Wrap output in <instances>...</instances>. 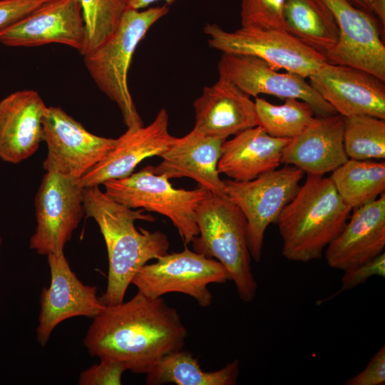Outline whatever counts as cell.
I'll return each instance as SVG.
<instances>
[{"label":"cell","instance_id":"cell-1","mask_svg":"<svg viewBox=\"0 0 385 385\" xmlns=\"http://www.w3.org/2000/svg\"><path fill=\"white\" fill-rule=\"evenodd\" d=\"M188 330L175 307L163 297L138 292L130 299L106 306L93 319L83 339L89 354L147 374L164 356L183 349Z\"/></svg>","mask_w":385,"mask_h":385},{"label":"cell","instance_id":"cell-2","mask_svg":"<svg viewBox=\"0 0 385 385\" xmlns=\"http://www.w3.org/2000/svg\"><path fill=\"white\" fill-rule=\"evenodd\" d=\"M83 207L98 224L108 252L107 286L100 299L106 306L119 304L139 269L168 253L169 240L159 230L137 229L135 220L153 222L154 217L115 202L99 186L84 188Z\"/></svg>","mask_w":385,"mask_h":385},{"label":"cell","instance_id":"cell-3","mask_svg":"<svg viewBox=\"0 0 385 385\" xmlns=\"http://www.w3.org/2000/svg\"><path fill=\"white\" fill-rule=\"evenodd\" d=\"M352 209L339 195L329 177L307 175L276 224L288 261L320 259L346 225Z\"/></svg>","mask_w":385,"mask_h":385},{"label":"cell","instance_id":"cell-4","mask_svg":"<svg viewBox=\"0 0 385 385\" xmlns=\"http://www.w3.org/2000/svg\"><path fill=\"white\" fill-rule=\"evenodd\" d=\"M169 11L167 4L142 10L127 9L114 33L83 56L91 77L99 90L117 104L128 128L143 125L128 81L133 54L149 29Z\"/></svg>","mask_w":385,"mask_h":385},{"label":"cell","instance_id":"cell-5","mask_svg":"<svg viewBox=\"0 0 385 385\" xmlns=\"http://www.w3.org/2000/svg\"><path fill=\"white\" fill-rule=\"evenodd\" d=\"M199 233L191 241L193 250L215 259L227 271L240 299H255L257 283L252 272L247 224L240 207L226 195L209 192L196 210Z\"/></svg>","mask_w":385,"mask_h":385},{"label":"cell","instance_id":"cell-6","mask_svg":"<svg viewBox=\"0 0 385 385\" xmlns=\"http://www.w3.org/2000/svg\"><path fill=\"white\" fill-rule=\"evenodd\" d=\"M104 192L112 200L131 209L154 212L168 217L185 244L198 233L196 210L209 192L176 189L167 178L153 173L148 165L130 175L103 182Z\"/></svg>","mask_w":385,"mask_h":385},{"label":"cell","instance_id":"cell-7","mask_svg":"<svg viewBox=\"0 0 385 385\" xmlns=\"http://www.w3.org/2000/svg\"><path fill=\"white\" fill-rule=\"evenodd\" d=\"M204 33L210 48L225 53L259 58L272 68L284 69L304 78L327 61L320 53L304 45L284 29L242 26L233 31L215 24H207Z\"/></svg>","mask_w":385,"mask_h":385},{"label":"cell","instance_id":"cell-8","mask_svg":"<svg viewBox=\"0 0 385 385\" xmlns=\"http://www.w3.org/2000/svg\"><path fill=\"white\" fill-rule=\"evenodd\" d=\"M304 174L286 165L252 180H224L226 196L245 216L249 250L256 262L262 258L267 227L277 222L283 208L297 194Z\"/></svg>","mask_w":385,"mask_h":385},{"label":"cell","instance_id":"cell-9","mask_svg":"<svg viewBox=\"0 0 385 385\" xmlns=\"http://www.w3.org/2000/svg\"><path fill=\"white\" fill-rule=\"evenodd\" d=\"M227 280H230L229 274L220 262L185 247L182 252L167 253L155 262L143 266L131 284L138 292L150 298L179 292L192 297L206 308L212 301L207 285Z\"/></svg>","mask_w":385,"mask_h":385},{"label":"cell","instance_id":"cell-10","mask_svg":"<svg viewBox=\"0 0 385 385\" xmlns=\"http://www.w3.org/2000/svg\"><path fill=\"white\" fill-rule=\"evenodd\" d=\"M83 189L80 179L46 172L35 197L31 250L46 256L63 252L85 212Z\"/></svg>","mask_w":385,"mask_h":385},{"label":"cell","instance_id":"cell-11","mask_svg":"<svg viewBox=\"0 0 385 385\" xmlns=\"http://www.w3.org/2000/svg\"><path fill=\"white\" fill-rule=\"evenodd\" d=\"M43 141L47 153L46 172L80 179L101 161L117 138L96 135L58 106L47 107L43 119Z\"/></svg>","mask_w":385,"mask_h":385},{"label":"cell","instance_id":"cell-12","mask_svg":"<svg viewBox=\"0 0 385 385\" xmlns=\"http://www.w3.org/2000/svg\"><path fill=\"white\" fill-rule=\"evenodd\" d=\"M51 273L48 287L42 289L36 328L38 342L44 346L55 328L75 317L95 318L106 309L97 288L83 283L71 270L64 252L47 255Z\"/></svg>","mask_w":385,"mask_h":385},{"label":"cell","instance_id":"cell-13","mask_svg":"<svg viewBox=\"0 0 385 385\" xmlns=\"http://www.w3.org/2000/svg\"><path fill=\"white\" fill-rule=\"evenodd\" d=\"M322 1L339 30V42L327 61L362 69L385 81V46L378 19L349 0Z\"/></svg>","mask_w":385,"mask_h":385},{"label":"cell","instance_id":"cell-14","mask_svg":"<svg viewBox=\"0 0 385 385\" xmlns=\"http://www.w3.org/2000/svg\"><path fill=\"white\" fill-rule=\"evenodd\" d=\"M217 70L220 76L230 80L250 97L267 94L283 99L294 98L309 104L316 116L337 114L304 78L279 72L255 56L222 53Z\"/></svg>","mask_w":385,"mask_h":385},{"label":"cell","instance_id":"cell-15","mask_svg":"<svg viewBox=\"0 0 385 385\" xmlns=\"http://www.w3.org/2000/svg\"><path fill=\"white\" fill-rule=\"evenodd\" d=\"M0 43L10 47L61 43L82 56L86 31L79 0H52L0 31Z\"/></svg>","mask_w":385,"mask_h":385},{"label":"cell","instance_id":"cell-16","mask_svg":"<svg viewBox=\"0 0 385 385\" xmlns=\"http://www.w3.org/2000/svg\"><path fill=\"white\" fill-rule=\"evenodd\" d=\"M310 85L344 118L370 115L385 120V81L362 69L327 62Z\"/></svg>","mask_w":385,"mask_h":385},{"label":"cell","instance_id":"cell-17","mask_svg":"<svg viewBox=\"0 0 385 385\" xmlns=\"http://www.w3.org/2000/svg\"><path fill=\"white\" fill-rule=\"evenodd\" d=\"M168 125L163 108L147 126L128 128L106 157L80 178L82 186H99L108 180L127 177L144 159L160 156L175 138L170 134Z\"/></svg>","mask_w":385,"mask_h":385},{"label":"cell","instance_id":"cell-18","mask_svg":"<svg viewBox=\"0 0 385 385\" xmlns=\"http://www.w3.org/2000/svg\"><path fill=\"white\" fill-rule=\"evenodd\" d=\"M385 193L354 208L339 235L327 247L324 257L332 269L346 271L384 252Z\"/></svg>","mask_w":385,"mask_h":385},{"label":"cell","instance_id":"cell-19","mask_svg":"<svg viewBox=\"0 0 385 385\" xmlns=\"http://www.w3.org/2000/svg\"><path fill=\"white\" fill-rule=\"evenodd\" d=\"M193 106V129L207 136L226 140L258 125L255 101L222 76H219L212 86H205Z\"/></svg>","mask_w":385,"mask_h":385},{"label":"cell","instance_id":"cell-20","mask_svg":"<svg viewBox=\"0 0 385 385\" xmlns=\"http://www.w3.org/2000/svg\"><path fill=\"white\" fill-rule=\"evenodd\" d=\"M47 107L34 90L12 93L0 101V159L17 164L33 155L43 141Z\"/></svg>","mask_w":385,"mask_h":385},{"label":"cell","instance_id":"cell-21","mask_svg":"<svg viewBox=\"0 0 385 385\" xmlns=\"http://www.w3.org/2000/svg\"><path fill=\"white\" fill-rule=\"evenodd\" d=\"M225 140L205 135L192 128L183 137H175L160 155L162 161L152 166L153 171L168 179L190 178L208 192L226 195L224 180L217 170Z\"/></svg>","mask_w":385,"mask_h":385},{"label":"cell","instance_id":"cell-22","mask_svg":"<svg viewBox=\"0 0 385 385\" xmlns=\"http://www.w3.org/2000/svg\"><path fill=\"white\" fill-rule=\"evenodd\" d=\"M343 135L342 115L316 116L284 148L281 163L295 166L307 175L323 176L332 173L349 159Z\"/></svg>","mask_w":385,"mask_h":385},{"label":"cell","instance_id":"cell-23","mask_svg":"<svg viewBox=\"0 0 385 385\" xmlns=\"http://www.w3.org/2000/svg\"><path fill=\"white\" fill-rule=\"evenodd\" d=\"M289 140L272 137L259 125L243 130L223 142L217 170L235 181L252 180L279 168Z\"/></svg>","mask_w":385,"mask_h":385},{"label":"cell","instance_id":"cell-24","mask_svg":"<svg viewBox=\"0 0 385 385\" xmlns=\"http://www.w3.org/2000/svg\"><path fill=\"white\" fill-rule=\"evenodd\" d=\"M283 19L287 33L325 58L339 42L337 21L322 0H286Z\"/></svg>","mask_w":385,"mask_h":385},{"label":"cell","instance_id":"cell-25","mask_svg":"<svg viewBox=\"0 0 385 385\" xmlns=\"http://www.w3.org/2000/svg\"><path fill=\"white\" fill-rule=\"evenodd\" d=\"M239 368V361L235 359L221 369L206 371L192 353L180 349L162 357L146 374L145 382L148 385H235Z\"/></svg>","mask_w":385,"mask_h":385},{"label":"cell","instance_id":"cell-26","mask_svg":"<svg viewBox=\"0 0 385 385\" xmlns=\"http://www.w3.org/2000/svg\"><path fill=\"white\" fill-rule=\"evenodd\" d=\"M329 178L339 195L352 210L378 198L385 192V162L349 158Z\"/></svg>","mask_w":385,"mask_h":385},{"label":"cell","instance_id":"cell-27","mask_svg":"<svg viewBox=\"0 0 385 385\" xmlns=\"http://www.w3.org/2000/svg\"><path fill=\"white\" fill-rule=\"evenodd\" d=\"M275 105L261 97L255 101L258 125L270 135L291 139L308 127L316 115L307 103L294 98Z\"/></svg>","mask_w":385,"mask_h":385},{"label":"cell","instance_id":"cell-28","mask_svg":"<svg viewBox=\"0 0 385 385\" xmlns=\"http://www.w3.org/2000/svg\"><path fill=\"white\" fill-rule=\"evenodd\" d=\"M343 138L349 158L385 159V121L383 119L370 115L344 118Z\"/></svg>","mask_w":385,"mask_h":385},{"label":"cell","instance_id":"cell-29","mask_svg":"<svg viewBox=\"0 0 385 385\" xmlns=\"http://www.w3.org/2000/svg\"><path fill=\"white\" fill-rule=\"evenodd\" d=\"M79 2L86 31L84 56L114 33L127 7L124 0H79Z\"/></svg>","mask_w":385,"mask_h":385},{"label":"cell","instance_id":"cell-30","mask_svg":"<svg viewBox=\"0 0 385 385\" xmlns=\"http://www.w3.org/2000/svg\"><path fill=\"white\" fill-rule=\"evenodd\" d=\"M286 0H241L242 26L284 29L283 11Z\"/></svg>","mask_w":385,"mask_h":385},{"label":"cell","instance_id":"cell-31","mask_svg":"<svg viewBox=\"0 0 385 385\" xmlns=\"http://www.w3.org/2000/svg\"><path fill=\"white\" fill-rule=\"evenodd\" d=\"M126 368L120 363L100 359L95 364L83 371L78 379L80 385H120L123 374Z\"/></svg>","mask_w":385,"mask_h":385},{"label":"cell","instance_id":"cell-32","mask_svg":"<svg viewBox=\"0 0 385 385\" xmlns=\"http://www.w3.org/2000/svg\"><path fill=\"white\" fill-rule=\"evenodd\" d=\"M374 276L385 277V253L384 252L374 258L354 267L344 271L341 279V287L337 292L329 297L330 299L343 291L349 290L362 284Z\"/></svg>","mask_w":385,"mask_h":385},{"label":"cell","instance_id":"cell-33","mask_svg":"<svg viewBox=\"0 0 385 385\" xmlns=\"http://www.w3.org/2000/svg\"><path fill=\"white\" fill-rule=\"evenodd\" d=\"M52 0H0V31Z\"/></svg>","mask_w":385,"mask_h":385},{"label":"cell","instance_id":"cell-34","mask_svg":"<svg viewBox=\"0 0 385 385\" xmlns=\"http://www.w3.org/2000/svg\"><path fill=\"white\" fill-rule=\"evenodd\" d=\"M385 384V346L374 354L360 373L345 381L346 385H384Z\"/></svg>","mask_w":385,"mask_h":385},{"label":"cell","instance_id":"cell-35","mask_svg":"<svg viewBox=\"0 0 385 385\" xmlns=\"http://www.w3.org/2000/svg\"><path fill=\"white\" fill-rule=\"evenodd\" d=\"M370 12L379 21L384 30L385 27V0H369Z\"/></svg>","mask_w":385,"mask_h":385},{"label":"cell","instance_id":"cell-36","mask_svg":"<svg viewBox=\"0 0 385 385\" xmlns=\"http://www.w3.org/2000/svg\"><path fill=\"white\" fill-rule=\"evenodd\" d=\"M127 9H144L149 6L150 4L155 3V1L160 0H124ZM165 2V4L169 6L173 4L175 0H162Z\"/></svg>","mask_w":385,"mask_h":385},{"label":"cell","instance_id":"cell-37","mask_svg":"<svg viewBox=\"0 0 385 385\" xmlns=\"http://www.w3.org/2000/svg\"><path fill=\"white\" fill-rule=\"evenodd\" d=\"M356 7L362 9L366 12H370L369 0H349Z\"/></svg>","mask_w":385,"mask_h":385},{"label":"cell","instance_id":"cell-38","mask_svg":"<svg viewBox=\"0 0 385 385\" xmlns=\"http://www.w3.org/2000/svg\"><path fill=\"white\" fill-rule=\"evenodd\" d=\"M1 245H2V237L0 236V249L1 247Z\"/></svg>","mask_w":385,"mask_h":385}]
</instances>
